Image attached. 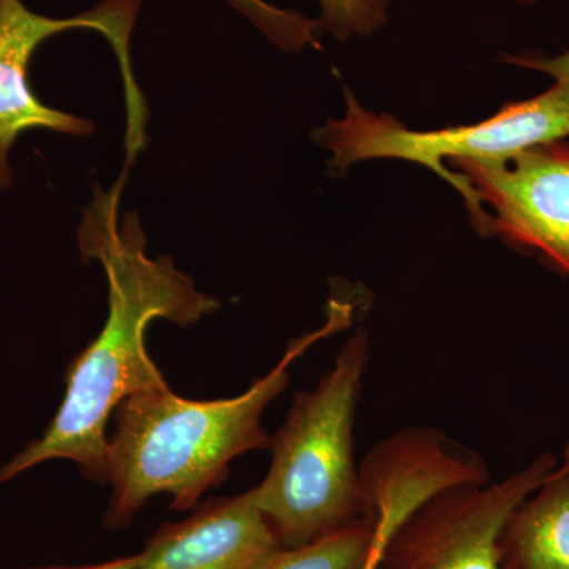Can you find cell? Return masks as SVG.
Segmentation results:
<instances>
[{
	"label": "cell",
	"instance_id": "cell-1",
	"mask_svg": "<svg viewBox=\"0 0 569 569\" xmlns=\"http://www.w3.org/2000/svg\"><path fill=\"white\" fill-rule=\"evenodd\" d=\"M126 179L127 171L110 190L93 192L78 233L82 257L107 272V323L71 361L66 397L43 437L0 468V485L52 459L71 460L86 477L107 482L108 418L127 397L168 387L146 350V328L156 318L193 325L219 307L170 257L146 254L140 217L119 212Z\"/></svg>",
	"mask_w": 569,
	"mask_h": 569
},
{
	"label": "cell",
	"instance_id": "cell-2",
	"mask_svg": "<svg viewBox=\"0 0 569 569\" xmlns=\"http://www.w3.org/2000/svg\"><path fill=\"white\" fill-rule=\"evenodd\" d=\"M353 323V307L331 299L325 325L288 346L279 365L233 399L197 402L170 388L149 389L123 399L114 410L116 432L108 440V481L112 488L107 523L126 526L159 493L186 511L219 485L231 460L269 449L263 411L290 385V367L318 340Z\"/></svg>",
	"mask_w": 569,
	"mask_h": 569
},
{
	"label": "cell",
	"instance_id": "cell-3",
	"mask_svg": "<svg viewBox=\"0 0 569 569\" xmlns=\"http://www.w3.org/2000/svg\"><path fill=\"white\" fill-rule=\"evenodd\" d=\"M369 359V335L359 328L320 383L295 396L271 438V467L252 496L283 548L361 519L355 422Z\"/></svg>",
	"mask_w": 569,
	"mask_h": 569
},
{
	"label": "cell",
	"instance_id": "cell-4",
	"mask_svg": "<svg viewBox=\"0 0 569 569\" xmlns=\"http://www.w3.org/2000/svg\"><path fill=\"white\" fill-rule=\"evenodd\" d=\"M346 96V118L329 121L313 133L318 144L332 152L329 164L339 170L372 159L422 164L458 190L485 238H490L488 209L445 160H505L533 146L569 138V93L557 84L533 99L505 104L486 121L430 132H415L389 114L366 111L350 89Z\"/></svg>",
	"mask_w": 569,
	"mask_h": 569
},
{
	"label": "cell",
	"instance_id": "cell-5",
	"mask_svg": "<svg viewBox=\"0 0 569 569\" xmlns=\"http://www.w3.org/2000/svg\"><path fill=\"white\" fill-rule=\"evenodd\" d=\"M140 0H103L96 9L71 18H50L29 10L21 0H0V190L9 189L13 171L9 153L28 130L88 134L92 123L41 102L29 84V63L44 40L73 29H92L110 41L123 84L127 116L144 114V97L130 66V36Z\"/></svg>",
	"mask_w": 569,
	"mask_h": 569
},
{
	"label": "cell",
	"instance_id": "cell-6",
	"mask_svg": "<svg viewBox=\"0 0 569 569\" xmlns=\"http://www.w3.org/2000/svg\"><path fill=\"white\" fill-rule=\"evenodd\" d=\"M557 466L542 452L501 481L437 493L396 530L378 569H508L501 538L509 519Z\"/></svg>",
	"mask_w": 569,
	"mask_h": 569
},
{
	"label": "cell",
	"instance_id": "cell-7",
	"mask_svg": "<svg viewBox=\"0 0 569 569\" xmlns=\"http://www.w3.org/2000/svg\"><path fill=\"white\" fill-rule=\"evenodd\" d=\"M482 206L490 236L538 254L569 279V141L533 146L505 160H451Z\"/></svg>",
	"mask_w": 569,
	"mask_h": 569
},
{
	"label": "cell",
	"instance_id": "cell-8",
	"mask_svg": "<svg viewBox=\"0 0 569 569\" xmlns=\"http://www.w3.org/2000/svg\"><path fill=\"white\" fill-rule=\"evenodd\" d=\"M490 482L488 463L443 430L413 426L385 438L359 466L361 518L373 526L381 559L396 530L443 490Z\"/></svg>",
	"mask_w": 569,
	"mask_h": 569
},
{
	"label": "cell",
	"instance_id": "cell-9",
	"mask_svg": "<svg viewBox=\"0 0 569 569\" xmlns=\"http://www.w3.org/2000/svg\"><path fill=\"white\" fill-rule=\"evenodd\" d=\"M283 549L252 490L209 500L149 539L132 569H268Z\"/></svg>",
	"mask_w": 569,
	"mask_h": 569
},
{
	"label": "cell",
	"instance_id": "cell-10",
	"mask_svg": "<svg viewBox=\"0 0 569 569\" xmlns=\"http://www.w3.org/2000/svg\"><path fill=\"white\" fill-rule=\"evenodd\" d=\"M508 569H569V470H556L512 512L501 538Z\"/></svg>",
	"mask_w": 569,
	"mask_h": 569
},
{
	"label": "cell",
	"instance_id": "cell-11",
	"mask_svg": "<svg viewBox=\"0 0 569 569\" xmlns=\"http://www.w3.org/2000/svg\"><path fill=\"white\" fill-rule=\"evenodd\" d=\"M373 526L358 519L299 548H283L268 569H378Z\"/></svg>",
	"mask_w": 569,
	"mask_h": 569
},
{
	"label": "cell",
	"instance_id": "cell-12",
	"mask_svg": "<svg viewBox=\"0 0 569 569\" xmlns=\"http://www.w3.org/2000/svg\"><path fill=\"white\" fill-rule=\"evenodd\" d=\"M233 9L260 29L272 43L284 51L298 52L307 44H317L318 21L293 10L277 9L266 0H227Z\"/></svg>",
	"mask_w": 569,
	"mask_h": 569
},
{
	"label": "cell",
	"instance_id": "cell-13",
	"mask_svg": "<svg viewBox=\"0 0 569 569\" xmlns=\"http://www.w3.org/2000/svg\"><path fill=\"white\" fill-rule=\"evenodd\" d=\"M320 28L337 40L351 36H370L388 20V0H318Z\"/></svg>",
	"mask_w": 569,
	"mask_h": 569
},
{
	"label": "cell",
	"instance_id": "cell-14",
	"mask_svg": "<svg viewBox=\"0 0 569 569\" xmlns=\"http://www.w3.org/2000/svg\"><path fill=\"white\" fill-rule=\"evenodd\" d=\"M501 59L509 66L548 74L552 78L553 84L560 86L569 93V51L561 52L553 58L537 54H505L501 56Z\"/></svg>",
	"mask_w": 569,
	"mask_h": 569
},
{
	"label": "cell",
	"instance_id": "cell-15",
	"mask_svg": "<svg viewBox=\"0 0 569 569\" xmlns=\"http://www.w3.org/2000/svg\"><path fill=\"white\" fill-rule=\"evenodd\" d=\"M137 563V556L123 557V559L104 561L99 565H86V567H50L39 569H132Z\"/></svg>",
	"mask_w": 569,
	"mask_h": 569
},
{
	"label": "cell",
	"instance_id": "cell-16",
	"mask_svg": "<svg viewBox=\"0 0 569 569\" xmlns=\"http://www.w3.org/2000/svg\"><path fill=\"white\" fill-rule=\"evenodd\" d=\"M557 468H559V470H569V441L563 449V455H561V460H559Z\"/></svg>",
	"mask_w": 569,
	"mask_h": 569
},
{
	"label": "cell",
	"instance_id": "cell-17",
	"mask_svg": "<svg viewBox=\"0 0 569 569\" xmlns=\"http://www.w3.org/2000/svg\"><path fill=\"white\" fill-rule=\"evenodd\" d=\"M539 2V0H519V6H533V3Z\"/></svg>",
	"mask_w": 569,
	"mask_h": 569
}]
</instances>
